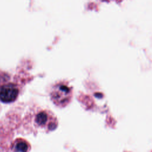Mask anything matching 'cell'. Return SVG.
Here are the masks:
<instances>
[{
    "mask_svg": "<svg viewBox=\"0 0 152 152\" xmlns=\"http://www.w3.org/2000/svg\"><path fill=\"white\" fill-rule=\"evenodd\" d=\"M15 147L17 151L18 152H26L27 149V145L24 141L21 140L16 143Z\"/></svg>",
    "mask_w": 152,
    "mask_h": 152,
    "instance_id": "4",
    "label": "cell"
},
{
    "mask_svg": "<svg viewBox=\"0 0 152 152\" xmlns=\"http://www.w3.org/2000/svg\"><path fill=\"white\" fill-rule=\"evenodd\" d=\"M19 93L17 86L13 83H7L0 86V100L4 103L14 101Z\"/></svg>",
    "mask_w": 152,
    "mask_h": 152,
    "instance_id": "2",
    "label": "cell"
},
{
    "mask_svg": "<svg viewBox=\"0 0 152 152\" xmlns=\"http://www.w3.org/2000/svg\"><path fill=\"white\" fill-rule=\"evenodd\" d=\"M51 118L49 111L41 110L36 115V122L39 125H45Z\"/></svg>",
    "mask_w": 152,
    "mask_h": 152,
    "instance_id": "3",
    "label": "cell"
},
{
    "mask_svg": "<svg viewBox=\"0 0 152 152\" xmlns=\"http://www.w3.org/2000/svg\"><path fill=\"white\" fill-rule=\"evenodd\" d=\"M72 97V89L64 83H59L53 86L50 97L53 103L59 106H66Z\"/></svg>",
    "mask_w": 152,
    "mask_h": 152,
    "instance_id": "1",
    "label": "cell"
}]
</instances>
